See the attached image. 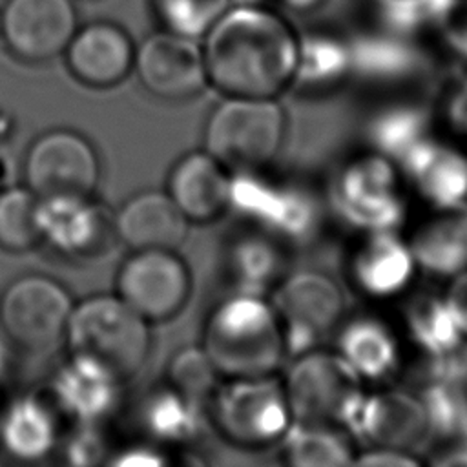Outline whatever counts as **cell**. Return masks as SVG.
Returning <instances> with one entry per match:
<instances>
[{
    "label": "cell",
    "mask_w": 467,
    "mask_h": 467,
    "mask_svg": "<svg viewBox=\"0 0 467 467\" xmlns=\"http://www.w3.org/2000/svg\"><path fill=\"white\" fill-rule=\"evenodd\" d=\"M418 270L449 279L467 268V202L436 210L407 239Z\"/></svg>",
    "instance_id": "cell-21"
},
{
    "label": "cell",
    "mask_w": 467,
    "mask_h": 467,
    "mask_svg": "<svg viewBox=\"0 0 467 467\" xmlns=\"http://www.w3.org/2000/svg\"><path fill=\"white\" fill-rule=\"evenodd\" d=\"M350 75L352 55L348 38L327 31L299 35L297 69L292 88L328 89Z\"/></svg>",
    "instance_id": "cell-29"
},
{
    "label": "cell",
    "mask_w": 467,
    "mask_h": 467,
    "mask_svg": "<svg viewBox=\"0 0 467 467\" xmlns=\"http://www.w3.org/2000/svg\"><path fill=\"white\" fill-rule=\"evenodd\" d=\"M283 381L294 421L347 427L365 381L334 348H310L292 356Z\"/></svg>",
    "instance_id": "cell-6"
},
{
    "label": "cell",
    "mask_w": 467,
    "mask_h": 467,
    "mask_svg": "<svg viewBox=\"0 0 467 467\" xmlns=\"http://www.w3.org/2000/svg\"><path fill=\"white\" fill-rule=\"evenodd\" d=\"M77 27L73 0H5L0 7V40L24 62L62 55Z\"/></svg>",
    "instance_id": "cell-12"
},
{
    "label": "cell",
    "mask_w": 467,
    "mask_h": 467,
    "mask_svg": "<svg viewBox=\"0 0 467 467\" xmlns=\"http://www.w3.org/2000/svg\"><path fill=\"white\" fill-rule=\"evenodd\" d=\"M336 350L365 383L389 378L401 359L396 332L376 316L345 319L336 330Z\"/></svg>",
    "instance_id": "cell-23"
},
{
    "label": "cell",
    "mask_w": 467,
    "mask_h": 467,
    "mask_svg": "<svg viewBox=\"0 0 467 467\" xmlns=\"http://www.w3.org/2000/svg\"><path fill=\"white\" fill-rule=\"evenodd\" d=\"M438 33L449 51L467 62V0H458L438 27Z\"/></svg>",
    "instance_id": "cell-38"
},
{
    "label": "cell",
    "mask_w": 467,
    "mask_h": 467,
    "mask_svg": "<svg viewBox=\"0 0 467 467\" xmlns=\"http://www.w3.org/2000/svg\"><path fill=\"white\" fill-rule=\"evenodd\" d=\"M330 204L343 223L361 234L400 230L407 202L398 164L378 151L347 161L334 175Z\"/></svg>",
    "instance_id": "cell-5"
},
{
    "label": "cell",
    "mask_w": 467,
    "mask_h": 467,
    "mask_svg": "<svg viewBox=\"0 0 467 467\" xmlns=\"http://www.w3.org/2000/svg\"><path fill=\"white\" fill-rule=\"evenodd\" d=\"M69 73L89 88H111L133 69L135 44L117 22L93 20L78 26L64 49Z\"/></svg>",
    "instance_id": "cell-15"
},
{
    "label": "cell",
    "mask_w": 467,
    "mask_h": 467,
    "mask_svg": "<svg viewBox=\"0 0 467 467\" xmlns=\"http://www.w3.org/2000/svg\"><path fill=\"white\" fill-rule=\"evenodd\" d=\"M348 268L356 288L372 299H390L403 294L418 272L410 244L398 230L363 234Z\"/></svg>",
    "instance_id": "cell-16"
},
{
    "label": "cell",
    "mask_w": 467,
    "mask_h": 467,
    "mask_svg": "<svg viewBox=\"0 0 467 467\" xmlns=\"http://www.w3.org/2000/svg\"><path fill=\"white\" fill-rule=\"evenodd\" d=\"M219 379L221 376L201 345L181 348L168 363V387L201 405L210 401Z\"/></svg>",
    "instance_id": "cell-35"
},
{
    "label": "cell",
    "mask_w": 467,
    "mask_h": 467,
    "mask_svg": "<svg viewBox=\"0 0 467 467\" xmlns=\"http://www.w3.org/2000/svg\"><path fill=\"white\" fill-rule=\"evenodd\" d=\"M230 171L208 151H193L171 168L166 193L188 221L208 223L230 206Z\"/></svg>",
    "instance_id": "cell-18"
},
{
    "label": "cell",
    "mask_w": 467,
    "mask_h": 467,
    "mask_svg": "<svg viewBox=\"0 0 467 467\" xmlns=\"http://www.w3.org/2000/svg\"><path fill=\"white\" fill-rule=\"evenodd\" d=\"M133 69L142 88L164 100H182L208 86L201 42L157 29L135 47Z\"/></svg>",
    "instance_id": "cell-14"
},
{
    "label": "cell",
    "mask_w": 467,
    "mask_h": 467,
    "mask_svg": "<svg viewBox=\"0 0 467 467\" xmlns=\"http://www.w3.org/2000/svg\"><path fill=\"white\" fill-rule=\"evenodd\" d=\"M420 398L432 434L458 436L467 429V401L452 381L432 383Z\"/></svg>",
    "instance_id": "cell-36"
},
{
    "label": "cell",
    "mask_w": 467,
    "mask_h": 467,
    "mask_svg": "<svg viewBox=\"0 0 467 467\" xmlns=\"http://www.w3.org/2000/svg\"><path fill=\"white\" fill-rule=\"evenodd\" d=\"M120 383L102 365L71 354L53 378V396L78 423H99L117 405Z\"/></svg>",
    "instance_id": "cell-20"
},
{
    "label": "cell",
    "mask_w": 467,
    "mask_h": 467,
    "mask_svg": "<svg viewBox=\"0 0 467 467\" xmlns=\"http://www.w3.org/2000/svg\"><path fill=\"white\" fill-rule=\"evenodd\" d=\"M288 117L277 99L224 97L204 126V151L228 171H259L281 151Z\"/></svg>",
    "instance_id": "cell-4"
},
{
    "label": "cell",
    "mask_w": 467,
    "mask_h": 467,
    "mask_svg": "<svg viewBox=\"0 0 467 467\" xmlns=\"http://www.w3.org/2000/svg\"><path fill=\"white\" fill-rule=\"evenodd\" d=\"M286 241L261 230L239 237L230 250L228 266L237 292L268 296L286 275Z\"/></svg>",
    "instance_id": "cell-25"
},
{
    "label": "cell",
    "mask_w": 467,
    "mask_h": 467,
    "mask_svg": "<svg viewBox=\"0 0 467 467\" xmlns=\"http://www.w3.org/2000/svg\"><path fill=\"white\" fill-rule=\"evenodd\" d=\"M401 175L434 210L467 202V155L427 137L400 162Z\"/></svg>",
    "instance_id": "cell-17"
},
{
    "label": "cell",
    "mask_w": 467,
    "mask_h": 467,
    "mask_svg": "<svg viewBox=\"0 0 467 467\" xmlns=\"http://www.w3.org/2000/svg\"><path fill=\"white\" fill-rule=\"evenodd\" d=\"M210 405L221 436L244 449L281 443L294 423L283 381L275 374L224 379Z\"/></svg>",
    "instance_id": "cell-7"
},
{
    "label": "cell",
    "mask_w": 467,
    "mask_h": 467,
    "mask_svg": "<svg viewBox=\"0 0 467 467\" xmlns=\"http://www.w3.org/2000/svg\"><path fill=\"white\" fill-rule=\"evenodd\" d=\"M0 440L5 451L18 460L33 462L47 456L57 441L53 412L33 396L18 398L4 414Z\"/></svg>",
    "instance_id": "cell-28"
},
{
    "label": "cell",
    "mask_w": 467,
    "mask_h": 467,
    "mask_svg": "<svg viewBox=\"0 0 467 467\" xmlns=\"http://www.w3.org/2000/svg\"><path fill=\"white\" fill-rule=\"evenodd\" d=\"M5 365H7V352H5V347H4V343L0 339V376L5 370Z\"/></svg>",
    "instance_id": "cell-45"
},
{
    "label": "cell",
    "mask_w": 467,
    "mask_h": 467,
    "mask_svg": "<svg viewBox=\"0 0 467 467\" xmlns=\"http://www.w3.org/2000/svg\"><path fill=\"white\" fill-rule=\"evenodd\" d=\"M201 403L168 387L150 398L144 409V423L157 440L184 443L201 431Z\"/></svg>",
    "instance_id": "cell-31"
},
{
    "label": "cell",
    "mask_w": 467,
    "mask_h": 467,
    "mask_svg": "<svg viewBox=\"0 0 467 467\" xmlns=\"http://www.w3.org/2000/svg\"><path fill=\"white\" fill-rule=\"evenodd\" d=\"M161 29L201 40L232 0H148Z\"/></svg>",
    "instance_id": "cell-34"
},
{
    "label": "cell",
    "mask_w": 467,
    "mask_h": 467,
    "mask_svg": "<svg viewBox=\"0 0 467 467\" xmlns=\"http://www.w3.org/2000/svg\"><path fill=\"white\" fill-rule=\"evenodd\" d=\"M26 186L38 197H91L99 184V159L93 146L71 130L40 135L24 161Z\"/></svg>",
    "instance_id": "cell-10"
},
{
    "label": "cell",
    "mask_w": 467,
    "mask_h": 467,
    "mask_svg": "<svg viewBox=\"0 0 467 467\" xmlns=\"http://www.w3.org/2000/svg\"><path fill=\"white\" fill-rule=\"evenodd\" d=\"M458 0H378L381 29L416 38L425 31H438Z\"/></svg>",
    "instance_id": "cell-33"
},
{
    "label": "cell",
    "mask_w": 467,
    "mask_h": 467,
    "mask_svg": "<svg viewBox=\"0 0 467 467\" xmlns=\"http://www.w3.org/2000/svg\"><path fill=\"white\" fill-rule=\"evenodd\" d=\"M354 465L363 467H418L421 460L416 452L390 447H365L356 452Z\"/></svg>",
    "instance_id": "cell-39"
},
{
    "label": "cell",
    "mask_w": 467,
    "mask_h": 467,
    "mask_svg": "<svg viewBox=\"0 0 467 467\" xmlns=\"http://www.w3.org/2000/svg\"><path fill=\"white\" fill-rule=\"evenodd\" d=\"M201 47L208 84L224 97L277 99L294 86L299 33L265 4L230 5Z\"/></svg>",
    "instance_id": "cell-1"
},
{
    "label": "cell",
    "mask_w": 467,
    "mask_h": 467,
    "mask_svg": "<svg viewBox=\"0 0 467 467\" xmlns=\"http://www.w3.org/2000/svg\"><path fill=\"white\" fill-rule=\"evenodd\" d=\"M407 337L418 350L445 359L462 350L465 337L441 294H418L403 312Z\"/></svg>",
    "instance_id": "cell-27"
},
{
    "label": "cell",
    "mask_w": 467,
    "mask_h": 467,
    "mask_svg": "<svg viewBox=\"0 0 467 467\" xmlns=\"http://www.w3.org/2000/svg\"><path fill=\"white\" fill-rule=\"evenodd\" d=\"M465 348H467V343H465ZM463 365H465V368H467V350H465V361H463Z\"/></svg>",
    "instance_id": "cell-47"
},
{
    "label": "cell",
    "mask_w": 467,
    "mask_h": 467,
    "mask_svg": "<svg viewBox=\"0 0 467 467\" xmlns=\"http://www.w3.org/2000/svg\"><path fill=\"white\" fill-rule=\"evenodd\" d=\"M66 341L73 356L88 358L126 381L150 352L148 321L117 294H99L73 305Z\"/></svg>",
    "instance_id": "cell-3"
},
{
    "label": "cell",
    "mask_w": 467,
    "mask_h": 467,
    "mask_svg": "<svg viewBox=\"0 0 467 467\" xmlns=\"http://www.w3.org/2000/svg\"><path fill=\"white\" fill-rule=\"evenodd\" d=\"M288 356L316 348L345 321V296L327 274L305 270L286 274L272 290Z\"/></svg>",
    "instance_id": "cell-8"
},
{
    "label": "cell",
    "mask_w": 467,
    "mask_h": 467,
    "mask_svg": "<svg viewBox=\"0 0 467 467\" xmlns=\"http://www.w3.org/2000/svg\"><path fill=\"white\" fill-rule=\"evenodd\" d=\"M188 223L166 192H142L122 204L115 232L133 250H175L186 239Z\"/></svg>",
    "instance_id": "cell-19"
},
{
    "label": "cell",
    "mask_w": 467,
    "mask_h": 467,
    "mask_svg": "<svg viewBox=\"0 0 467 467\" xmlns=\"http://www.w3.org/2000/svg\"><path fill=\"white\" fill-rule=\"evenodd\" d=\"M117 296H120L148 323L173 317L188 301L190 272L184 261L164 248L133 250L119 274Z\"/></svg>",
    "instance_id": "cell-11"
},
{
    "label": "cell",
    "mask_w": 467,
    "mask_h": 467,
    "mask_svg": "<svg viewBox=\"0 0 467 467\" xmlns=\"http://www.w3.org/2000/svg\"><path fill=\"white\" fill-rule=\"evenodd\" d=\"M71 310L62 285L46 275H24L9 283L0 297V325L13 343L42 352L66 336Z\"/></svg>",
    "instance_id": "cell-9"
},
{
    "label": "cell",
    "mask_w": 467,
    "mask_h": 467,
    "mask_svg": "<svg viewBox=\"0 0 467 467\" xmlns=\"http://www.w3.org/2000/svg\"><path fill=\"white\" fill-rule=\"evenodd\" d=\"M352 75L376 82H396L416 75L423 57L414 38L385 29L359 33L348 38Z\"/></svg>",
    "instance_id": "cell-24"
},
{
    "label": "cell",
    "mask_w": 467,
    "mask_h": 467,
    "mask_svg": "<svg viewBox=\"0 0 467 467\" xmlns=\"http://www.w3.org/2000/svg\"><path fill=\"white\" fill-rule=\"evenodd\" d=\"M443 119L454 133L467 137V75L449 89L443 102Z\"/></svg>",
    "instance_id": "cell-40"
},
{
    "label": "cell",
    "mask_w": 467,
    "mask_h": 467,
    "mask_svg": "<svg viewBox=\"0 0 467 467\" xmlns=\"http://www.w3.org/2000/svg\"><path fill=\"white\" fill-rule=\"evenodd\" d=\"M243 4H263V0H239Z\"/></svg>",
    "instance_id": "cell-46"
},
{
    "label": "cell",
    "mask_w": 467,
    "mask_h": 467,
    "mask_svg": "<svg viewBox=\"0 0 467 467\" xmlns=\"http://www.w3.org/2000/svg\"><path fill=\"white\" fill-rule=\"evenodd\" d=\"M429 135V113L410 102H398L378 109L367 126V139L374 151L396 164Z\"/></svg>",
    "instance_id": "cell-30"
},
{
    "label": "cell",
    "mask_w": 467,
    "mask_h": 467,
    "mask_svg": "<svg viewBox=\"0 0 467 467\" xmlns=\"http://www.w3.org/2000/svg\"><path fill=\"white\" fill-rule=\"evenodd\" d=\"M204 352L221 379L275 374L288 358L285 332L268 296L235 292L206 319Z\"/></svg>",
    "instance_id": "cell-2"
},
{
    "label": "cell",
    "mask_w": 467,
    "mask_h": 467,
    "mask_svg": "<svg viewBox=\"0 0 467 467\" xmlns=\"http://www.w3.org/2000/svg\"><path fill=\"white\" fill-rule=\"evenodd\" d=\"M279 445L285 462L294 467L354 465L358 452L354 438L345 427L317 421H294Z\"/></svg>",
    "instance_id": "cell-26"
},
{
    "label": "cell",
    "mask_w": 467,
    "mask_h": 467,
    "mask_svg": "<svg viewBox=\"0 0 467 467\" xmlns=\"http://www.w3.org/2000/svg\"><path fill=\"white\" fill-rule=\"evenodd\" d=\"M117 463L120 465H128V463H162L161 458H157L155 454H151L150 451H131L128 454H122Z\"/></svg>",
    "instance_id": "cell-43"
},
{
    "label": "cell",
    "mask_w": 467,
    "mask_h": 467,
    "mask_svg": "<svg viewBox=\"0 0 467 467\" xmlns=\"http://www.w3.org/2000/svg\"><path fill=\"white\" fill-rule=\"evenodd\" d=\"M441 296L449 305L467 343V268L447 279V286Z\"/></svg>",
    "instance_id": "cell-41"
},
{
    "label": "cell",
    "mask_w": 467,
    "mask_h": 467,
    "mask_svg": "<svg viewBox=\"0 0 467 467\" xmlns=\"http://www.w3.org/2000/svg\"><path fill=\"white\" fill-rule=\"evenodd\" d=\"M95 425L97 423H80L78 431L71 436L66 447V456L71 463L93 465L99 463L106 454L104 440L97 432Z\"/></svg>",
    "instance_id": "cell-37"
},
{
    "label": "cell",
    "mask_w": 467,
    "mask_h": 467,
    "mask_svg": "<svg viewBox=\"0 0 467 467\" xmlns=\"http://www.w3.org/2000/svg\"><path fill=\"white\" fill-rule=\"evenodd\" d=\"M365 447H390L418 452L432 436L420 394L401 389L363 392L347 427Z\"/></svg>",
    "instance_id": "cell-13"
},
{
    "label": "cell",
    "mask_w": 467,
    "mask_h": 467,
    "mask_svg": "<svg viewBox=\"0 0 467 467\" xmlns=\"http://www.w3.org/2000/svg\"><path fill=\"white\" fill-rule=\"evenodd\" d=\"M40 235L55 250L84 255L97 248L106 230L102 210L89 197L57 195L38 201Z\"/></svg>",
    "instance_id": "cell-22"
},
{
    "label": "cell",
    "mask_w": 467,
    "mask_h": 467,
    "mask_svg": "<svg viewBox=\"0 0 467 467\" xmlns=\"http://www.w3.org/2000/svg\"><path fill=\"white\" fill-rule=\"evenodd\" d=\"M432 463L441 465V467H463V465H467V441L458 443L454 447H447L436 458H432Z\"/></svg>",
    "instance_id": "cell-42"
},
{
    "label": "cell",
    "mask_w": 467,
    "mask_h": 467,
    "mask_svg": "<svg viewBox=\"0 0 467 467\" xmlns=\"http://www.w3.org/2000/svg\"><path fill=\"white\" fill-rule=\"evenodd\" d=\"M285 7L292 9V11H297V13H306V11H312L316 9L317 5H321L323 0H281Z\"/></svg>",
    "instance_id": "cell-44"
},
{
    "label": "cell",
    "mask_w": 467,
    "mask_h": 467,
    "mask_svg": "<svg viewBox=\"0 0 467 467\" xmlns=\"http://www.w3.org/2000/svg\"><path fill=\"white\" fill-rule=\"evenodd\" d=\"M38 201L27 186H5L0 190V248L26 252L42 241Z\"/></svg>",
    "instance_id": "cell-32"
}]
</instances>
